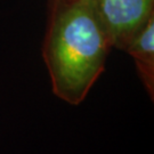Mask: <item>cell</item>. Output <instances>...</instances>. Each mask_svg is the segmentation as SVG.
Segmentation results:
<instances>
[{
	"instance_id": "cell-2",
	"label": "cell",
	"mask_w": 154,
	"mask_h": 154,
	"mask_svg": "<svg viewBox=\"0 0 154 154\" xmlns=\"http://www.w3.org/2000/svg\"><path fill=\"white\" fill-rule=\"evenodd\" d=\"M112 48L126 51L134 38L154 16V0H93Z\"/></svg>"
},
{
	"instance_id": "cell-3",
	"label": "cell",
	"mask_w": 154,
	"mask_h": 154,
	"mask_svg": "<svg viewBox=\"0 0 154 154\" xmlns=\"http://www.w3.org/2000/svg\"><path fill=\"white\" fill-rule=\"evenodd\" d=\"M126 51L135 60L139 79L151 99L154 98V16L134 38Z\"/></svg>"
},
{
	"instance_id": "cell-1",
	"label": "cell",
	"mask_w": 154,
	"mask_h": 154,
	"mask_svg": "<svg viewBox=\"0 0 154 154\" xmlns=\"http://www.w3.org/2000/svg\"><path fill=\"white\" fill-rule=\"evenodd\" d=\"M42 46L51 89L58 98L79 105L105 70L112 49L93 0H49Z\"/></svg>"
}]
</instances>
